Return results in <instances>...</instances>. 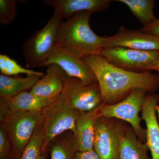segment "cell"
<instances>
[{"mask_svg":"<svg viewBox=\"0 0 159 159\" xmlns=\"http://www.w3.org/2000/svg\"><path fill=\"white\" fill-rule=\"evenodd\" d=\"M97 78L104 105L122 101L137 89L154 93L159 89V75L150 71L135 72L116 66L99 54L83 57Z\"/></svg>","mask_w":159,"mask_h":159,"instance_id":"cell-1","label":"cell"},{"mask_svg":"<svg viewBox=\"0 0 159 159\" xmlns=\"http://www.w3.org/2000/svg\"><path fill=\"white\" fill-rule=\"evenodd\" d=\"M92 13L79 12L61 23L57 30L56 44L83 58L99 54L104 48L105 37L94 33L89 25Z\"/></svg>","mask_w":159,"mask_h":159,"instance_id":"cell-2","label":"cell"},{"mask_svg":"<svg viewBox=\"0 0 159 159\" xmlns=\"http://www.w3.org/2000/svg\"><path fill=\"white\" fill-rule=\"evenodd\" d=\"M78 111L69 106L60 95L42 110L43 142L41 154L46 152L54 139L66 132L76 134Z\"/></svg>","mask_w":159,"mask_h":159,"instance_id":"cell-3","label":"cell"},{"mask_svg":"<svg viewBox=\"0 0 159 159\" xmlns=\"http://www.w3.org/2000/svg\"><path fill=\"white\" fill-rule=\"evenodd\" d=\"M61 14L54 10L42 29L37 30L24 43L22 54L28 69L43 67L56 44L57 30L63 21Z\"/></svg>","mask_w":159,"mask_h":159,"instance_id":"cell-4","label":"cell"},{"mask_svg":"<svg viewBox=\"0 0 159 159\" xmlns=\"http://www.w3.org/2000/svg\"><path fill=\"white\" fill-rule=\"evenodd\" d=\"M42 111L10 113L0 117L1 126L9 138L14 159H18L29 144L41 119Z\"/></svg>","mask_w":159,"mask_h":159,"instance_id":"cell-5","label":"cell"},{"mask_svg":"<svg viewBox=\"0 0 159 159\" xmlns=\"http://www.w3.org/2000/svg\"><path fill=\"white\" fill-rule=\"evenodd\" d=\"M148 93L143 89H135L120 102L112 105L102 104L98 108V116L114 118L129 123L138 139L145 143L146 130L141 125L142 118L139 113Z\"/></svg>","mask_w":159,"mask_h":159,"instance_id":"cell-6","label":"cell"},{"mask_svg":"<svg viewBox=\"0 0 159 159\" xmlns=\"http://www.w3.org/2000/svg\"><path fill=\"white\" fill-rule=\"evenodd\" d=\"M128 126L119 119L103 117L97 118L93 149L100 159H119L121 141Z\"/></svg>","mask_w":159,"mask_h":159,"instance_id":"cell-7","label":"cell"},{"mask_svg":"<svg viewBox=\"0 0 159 159\" xmlns=\"http://www.w3.org/2000/svg\"><path fill=\"white\" fill-rule=\"evenodd\" d=\"M100 55L113 65L126 70L145 72L153 70L159 51H146L116 47L105 48Z\"/></svg>","mask_w":159,"mask_h":159,"instance_id":"cell-8","label":"cell"},{"mask_svg":"<svg viewBox=\"0 0 159 159\" xmlns=\"http://www.w3.org/2000/svg\"><path fill=\"white\" fill-rule=\"evenodd\" d=\"M60 95L69 106L78 111L95 110L103 104L98 83L87 85L78 78L67 75Z\"/></svg>","mask_w":159,"mask_h":159,"instance_id":"cell-9","label":"cell"},{"mask_svg":"<svg viewBox=\"0 0 159 159\" xmlns=\"http://www.w3.org/2000/svg\"><path fill=\"white\" fill-rule=\"evenodd\" d=\"M53 64L59 66L67 76L78 78L87 85L98 83L93 72L83 58L65 48L54 46L43 67Z\"/></svg>","mask_w":159,"mask_h":159,"instance_id":"cell-10","label":"cell"},{"mask_svg":"<svg viewBox=\"0 0 159 159\" xmlns=\"http://www.w3.org/2000/svg\"><path fill=\"white\" fill-rule=\"evenodd\" d=\"M105 48H127L146 51H159V37L142 32L129 30L121 26L116 34L105 37Z\"/></svg>","mask_w":159,"mask_h":159,"instance_id":"cell-11","label":"cell"},{"mask_svg":"<svg viewBox=\"0 0 159 159\" xmlns=\"http://www.w3.org/2000/svg\"><path fill=\"white\" fill-rule=\"evenodd\" d=\"M159 94L148 93L145 96L142 111V119L146 124V144L151 152L152 159H159V124L156 116V107Z\"/></svg>","mask_w":159,"mask_h":159,"instance_id":"cell-12","label":"cell"},{"mask_svg":"<svg viewBox=\"0 0 159 159\" xmlns=\"http://www.w3.org/2000/svg\"><path fill=\"white\" fill-rule=\"evenodd\" d=\"M110 0H43L46 6L58 11L62 17L69 19L79 12L97 13L107 9Z\"/></svg>","mask_w":159,"mask_h":159,"instance_id":"cell-13","label":"cell"},{"mask_svg":"<svg viewBox=\"0 0 159 159\" xmlns=\"http://www.w3.org/2000/svg\"><path fill=\"white\" fill-rule=\"evenodd\" d=\"M55 98L47 99L25 91L9 100L0 99V117L10 113L42 111Z\"/></svg>","mask_w":159,"mask_h":159,"instance_id":"cell-14","label":"cell"},{"mask_svg":"<svg viewBox=\"0 0 159 159\" xmlns=\"http://www.w3.org/2000/svg\"><path fill=\"white\" fill-rule=\"evenodd\" d=\"M45 76L33 86L30 92L39 97L53 99L61 93L67 75L59 66L49 65Z\"/></svg>","mask_w":159,"mask_h":159,"instance_id":"cell-15","label":"cell"},{"mask_svg":"<svg viewBox=\"0 0 159 159\" xmlns=\"http://www.w3.org/2000/svg\"><path fill=\"white\" fill-rule=\"evenodd\" d=\"M98 108L90 111L77 112L75 136L78 151L93 149L95 124L99 117Z\"/></svg>","mask_w":159,"mask_h":159,"instance_id":"cell-16","label":"cell"},{"mask_svg":"<svg viewBox=\"0 0 159 159\" xmlns=\"http://www.w3.org/2000/svg\"><path fill=\"white\" fill-rule=\"evenodd\" d=\"M43 77L27 75L25 77L0 74V99L8 100L22 92L31 89Z\"/></svg>","mask_w":159,"mask_h":159,"instance_id":"cell-17","label":"cell"},{"mask_svg":"<svg viewBox=\"0 0 159 159\" xmlns=\"http://www.w3.org/2000/svg\"><path fill=\"white\" fill-rule=\"evenodd\" d=\"M146 143L141 142L131 126L126 128L122 137L119 159H152L148 156Z\"/></svg>","mask_w":159,"mask_h":159,"instance_id":"cell-18","label":"cell"},{"mask_svg":"<svg viewBox=\"0 0 159 159\" xmlns=\"http://www.w3.org/2000/svg\"><path fill=\"white\" fill-rule=\"evenodd\" d=\"M57 137L51 142V159H73L77 151L74 133L68 131Z\"/></svg>","mask_w":159,"mask_h":159,"instance_id":"cell-19","label":"cell"},{"mask_svg":"<svg viewBox=\"0 0 159 159\" xmlns=\"http://www.w3.org/2000/svg\"><path fill=\"white\" fill-rule=\"evenodd\" d=\"M125 4L143 26L152 22L156 19L153 12L156 1L154 0H117Z\"/></svg>","mask_w":159,"mask_h":159,"instance_id":"cell-20","label":"cell"},{"mask_svg":"<svg viewBox=\"0 0 159 159\" xmlns=\"http://www.w3.org/2000/svg\"><path fill=\"white\" fill-rule=\"evenodd\" d=\"M1 74L6 76H17L20 74L27 75H35L44 77L45 73L23 67L14 59L6 54H0Z\"/></svg>","mask_w":159,"mask_h":159,"instance_id":"cell-21","label":"cell"},{"mask_svg":"<svg viewBox=\"0 0 159 159\" xmlns=\"http://www.w3.org/2000/svg\"><path fill=\"white\" fill-rule=\"evenodd\" d=\"M43 130L40 121L31 141L18 159H38L41 154Z\"/></svg>","mask_w":159,"mask_h":159,"instance_id":"cell-22","label":"cell"},{"mask_svg":"<svg viewBox=\"0 0 159 159\" xmlns=\"http://www.w3.org/2000/svg\"><path fill=\"white\" fill-rule=\"evenodd\" d=\"M16 0H0V23L8 25L15 20L17 14Z\"/></svg>","mask_w":159,"mask_h":159,"instance_id":"cell-23","label":"cell"},{"mask_svg":"<svg viewBox=\"0 0 159 159\" xmlns=\"http://www.w3.org/2000/svg\"><path fill=\"white\" fill-rule=\"evenodd\" d=\"M0 158L1 159H14L9 138L2 126H0Z\"/></svg>","mask_w":159,"mask_h":159,"instance_id":"cell-24","label":"cell"},{"mask_svg":"<svg viewBox=\"0 0 159 159\" xmlns=\"http://www.w3.org/2000/svg\"><path fill=\"white\" fill-rule=\"evenodd\" d=\"M140 30L142 32L159 37V19H156L150 24L143 26Z\"/></svg>","mask_w":159,"mask_h":159,"instance_id":"cell-25","label":"cell"},{"mask_svg":"<svg viewBox=\"0 0 159 159\" xmlns=\"http://www.w3.org/2000/svg\"><path fill=\"white\" fill-rule=\"evenodd\" d=\"M73 159H100L94 149L88 151H77Z\"/></svg>","mask_w":159,"mask_h":159,"instance_id":"cell-26","label":"cell"},{"mask_svg":"<svg viewBox=\"0 0 159 159\" xmlns=\"http://www.w3.org/2000/svg\"><path fill=\"white\" fill-rule=\"evenodd\" d=\"M153 70L157 71L159 73V58Z\"/></svg>","mask_w":159,"mask_h":159,"instance_id":"cell-27","label":"cell"},{"mask_svg":"<svg viewBox=\"0 0 159 159\" xmlns=\"http://www.w3.org/2000/svg\"><path fill=\"white\" fill-rule=\"evenodd\" d=\"M38 159H46V158L45 157V155L43 154H41L39 156V157Z\"/></svg>","mask_w":159,"mask_h":159,"instance_id":"cell-28","label":"cell"},{"mask_svg":"<svg viewBox=\"0 0 159 159\" xmlns=\"http://www.w3.org/2000/svg\"><path fill=\"white\" fill-rule=\"evenodd\" d=\"M156 112H157V113L158 114L159 117V106L158 105H157L156 107Z\"/></svg>","mask_w":159,"mask_h":159,"instance_id":"cell-29","label":"cell"}]
</instances>
